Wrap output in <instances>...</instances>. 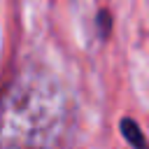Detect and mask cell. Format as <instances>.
Wrapping results in <instances>:
<instances>
[{
	"instance_id": "obj_1",
	"label": "cell",
	"mask_w": 149,
	"mask_h": 149,
	"mask_svg": "<svg viewBox=\"0 0 149 149\" xmlns=\"http://www.w3.org/2000/svg\"><path fill=\"white\" fill-rule=\"evenodd\" d=\"M9 95L14 105L7 100L5 105V144H19V142H44L40 133H47V128L56 126L58 116V102L51 88H44L40 81L33 86H19Z\"/></svg>"
},
{
	"instance_id": "obj_2",
	"label": "cell",
	"mask_w": 149,
	"mask_h": 149,
	"mask_svg": "<svg viewBox=\"0 0 149 149\" xmlns=\"http://www.w3.org/2000/svg\"><path fill=\"white\" fill-rule=\"evenodd\" d=\"M121 130H123V137H126L130 144H135V147H144V137H142V133H140V128H137L135 121L123 119V121H121Z\"/></svg>"
}]
</instances>
